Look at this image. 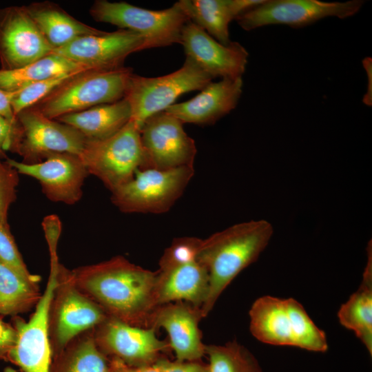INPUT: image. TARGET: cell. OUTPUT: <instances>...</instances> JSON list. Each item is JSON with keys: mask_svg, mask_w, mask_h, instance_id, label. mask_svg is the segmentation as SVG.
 Returning <instances> with one entry per match:
<instances>
[{"mask_svg": "<svg viewBox=\"0 0 372 372\" xmlns=\"http://www.w3.org/2000/svg\"><path fill=\"white\" fill-rule=\"evenodd\" d=\"M154 364L161 372H209L208 364L198 361H171L165 357L159 358Z\"/></svg>", "mask_w": 372, "mask_h": 372, "instance_id": "cell-34", "label": "cell"}, {"mask_svg": "<svg viewBox=\"0 0 372 372\" xmlns=\"http://www.w3.org/2000/svg\"><path fill=\"white\" fill-rule=\"evenodd\" d=\"M93 335L97 347L105 356L116 358L131 366L152 365L170 347L157 338L155 329L109 316L94 328Z\"/></svg>", "mask_w": 372, "mask_h": 372, "instance_id": "cell-14", "label": "cell"}, {"mask_svg": "<svg viewBox=\"0 0 372 372\" xmlns=\"http://www.w3.org/2000/svg\"><path fill=\"white\" fill-rule=\"evenodd\" d=\"M273 232L268 221L250 220L234 225L203 240L197 259L209 276L207 296L200 307L203 318L209 313L231 281L258 258Z\"/></svg>", "mask_w": 372, "mask_h": 372, "instance_id": "cell-2", "label": "cell"}, {"mask_svg": "<svg viewBox=\"0 0 372 372\" xmlns=\"http://www.w3.org/2000/svg\"><path fill=\"white\" fill-rule=\"evenodd\" d=\"M87 70L94 69L52 52L19 69L0 70V90L13 92L57 75Z\"/></svg>", "mask_w": 372, "mask_h": 372, "instance_id": "cell-26", "label": "cell"}, {"mask_svg": "<svg viewBox=\"0 0 372 372\" xmlns=\"http://www.w3.org/2000/svg\"><path fill=\"white\" fill-rule=\"evenodd\" d=\"M209 372H262L254 356L236 341L205 345Z\"/></svg>", "mask_w": 372, "mask_h": 372, "instance_id": "cell-29", "label": "cell"}, {"mask_svg": "<svg viewBox=\"0 0 372 372\" xmlns=\"http://www.w3.org/2000/svg\"><path fill=\"white\" fill-rule=\"evenodd\" d=\"M38 284L25 280L0 259V315L17 316L37 305Z\"/></svg>", "mask_w": 372, "mask_h": 372, "instance_id": "cell-28", "label": "cell"}, {"mask_svg": "<svg viewBox=\"0 0 372 372\" xmlns=\"http://www.w3.org/2000/svg\"><path fill=\"white\" fill-rule=\"evenodd\" d=\"M90 13L96 21L141 34L145 39V49L180 43L182 30L189 21L178 2L164 10H152L123 1L97 0Z\"/></svg>", "mask_w": 372, "mask_h": 372, "instance_id": "cell-6", "label": "cell"}, {"mask_svg": "<svg viewBox=\"0 0 372 372\" xmlns=\"http://www.w3.org/2000/svg\"><path fill=\"white\" fill-rule=\"evenodd\" d=\"M26 8L53 51L79 38L101 31L77 20L52 2L32 3Z\"/></svg>", "mask_w": 372, "mask_h": 372, "instance_id": "cell-23", "label": "cell"}, {"mask_svg": "<svg viewBox=\"0 0 372 372\" xmlns=\"http://www.w3.org/2000/svg\"><path fill=\"white\" fill-rule=\"evenodd\" d=\"M131 118L130 106L123 98L114 103L66 114L56 120L74 127L87 140H102L121 130Z\"/></svg>", "mask_w": 372, "mask_h": 372, "instance_id": "cell-24", "label": "cell"}, {"mask_svg": "<svg viewBox=\"0 0 372 372\" xmlns=\"http://www.w3.org/2000/svg\"><path fill=\"white\" fill-rule=\"evenodd\" d=\"M208 289V272L198 260L159 268L154 287L155 308L169 302H185L200 309Z\"/></svg>", "mask_w": 372, "mask_h": 372, "instance_id": "cell-21", "label": "cell"}, {"mask_svg": "<svg viewBox=\"0 0 372 372\" xmlns=\"http://www.w3.org/2000/svg\"><path fill=\"white\" fill-rule=\"evenodd\" d=\"M249 313L250 331L262 342L314 352H325L328 349L325 333L293 298L260 297L252 304Z\"/></svg>", "mask_w": 372, "mask_h": 372, "instance_id": "cell-3", "label": "cell"}, {"mask_svg": "<svg viewBox=\"0 0 372 372\" xmlns=\"http://www.w3.org/2000/svg\"><path fill=\"white\" fill-rule=\"evenodd\" d=\"M111 372H161L154 364L143 366H131L116 358H108Z\"/></svg>", "mask_w": 372, "mask_h": 372, "instance_id": "cell-37", "label": "cell"}, {"mask_svg": "<svg viewBox=\"0 0 372 372\" xmlns=\"http://www.w3.org/2000/svg\"><path fill=\"white\" fill-rule=\"evenodd\" d=\"M0 316V359L8 361L9 355L16 344L17 331L12 324L2 320Z\"/></svg>", "mask_w": 372, "mask_h": 372, "instance_id": "cell-36", "label": "cell"}, {"mask_svg": "<svg viewBox=\"0 0 372 372\" xmlns=\"http://www.w3.org/2000/svg\"><path fill=\"white\" fill-rule=\"evenodd\" d=\"M6 161L19 174L37 180L45 196L51 201L74 205L82 197L83 185L88 171L79 156L60 153L34 164L9 158Z\"/></svg>", "mask_w": 372, "mask_h": 372, "instance_id": "cell-17", "label": "cell"}, {"mask_svg": "<svg viewBox=\"0 0 372 372\" xmlns=\"http://www.w3.org/2000/svg\"><path fill=\"white\" fill-rule=\"evenodd\" d=\"M132 69L127 67L83 72L54 90L32 108L56 120L66 114L124 98Z\"/></svg>", "mask_w": 372, "mask_h": 372, "instance_id": "cell-4", "label": "cell"}, {"mask_svg": "<svg viewBox=\"0 0 372 372\" xmlns=\"http://www.w3.org/2000/svg\"><path fill=\"white\" fill-rule=\"evenodd\" d=\"M265 0H180L189 20L223 45L231 43L229 24Z\"/></svg>", "mask_w": 372, "mask_h": 372, "instance_id": "cell-22", "label": "cell"}, {"mask_svg": "<svg viewBox=\"0 0 372 372\" xmlns=\"http://www.w3.org/2000/svg\"><path fill=\"white\" fill-rule=\"evenodd\" d=\"M12 92H5L0 90V114L6 117L12 122L16 121V117L13 114L10 100Z\"/></svg>", "mask_w": 372, "mask_h": 372, "instance_id": "cell-38", "label": "cell"}, {"mask_svg": "<svg viewBox=\"0 0 372 372\" xmlns=\"http://www.w3.org/2000/svg\"><path fill=\"white\" fill-rule=\"evenodd\" d=\"M367 247V263L358 289L342 304L338 318L340 324L353 331L372 354V254Z\"/></svg>", "mask_w": 372, "mask_h": 372, "instance_id": "cell-25", "label": "cell"}, {"mask_svg": "<svg viewBox=\"0 0 372 372\" xmlns=\"http://www.w3.org/2000/svg\"><path fill=\"white\" fill-rule=\"evenodd\" d=\"M50 372H111V370L109 358L97 347L92 331L76 337L54 357Z\"/></svg>", "mask_w": 372, "mask_h": 372, "instance_id": "cell-27", "label": "cell"}, {"mask_svg": "<svg viewBox=\"0 0 372 372\" xmlns=\"http://www.w3.org/2000/svg\"><path fill=\"white\" fill-rule=\"evenodd\" d=\"M79 157L89 174L112 192L130 181L143 165L141 128L131 119L107 138L87 140Z\"/></svg>", "mask_w": 372, "mask_h": 372, "instance_id": "cell-7", "label": "cell"}, {"mask_svg": "<svg viewBox=\"0 0 372 372\" xmlns=\"http://www.w3.org/2000/svg\"><path fill=\"white\" fill-rule=\"evenodd\" d=\"M143 50V37L119 29L111 32L101 30L79 38L53 52L92 69L109 70L123 67L130 54Z\"/></svg>", "mask_w": 372, "mask_h": 372, "instance_id": "cell-16", "label": "cell"}, {"mask_svg": "<svg viewBox=\"0 0 372 372\" xmlns=\"http://www.w3.org/2000/svg\"><path fill=\"white\" fill-rule=\"evenodd\" d=\"M194 174V167L138 169L130 181L112 192L111 200L124 213L163 214L182 196Z\"/></svg>", "mask_w": 372, "mask_h": 372, "instance_id": "cell-8", "label": "cell"}, {"mask_svg": "<svg viewBox=\"0 0 372 372\" xmlns=\"http://www.w3.org/2000/svg\"><path fill=\"white\" fill-rule=\"evenodd\" d=\"M180 43L185 56L213 79L242 77L245 72L249 54L241 44L223 45L190 21L182 30Z\"/></svg>", "mask_w": 372, "mask_h": 372, "instance_id": "cell-18", "label": "cell"}, {"mask_svg": "<svg viewBox=\"0 0 372 372\" xmlns=\"http://www.w3.org/2000/svg\"><path fill=\"white\" fill-rule=\"evenodd\" d=\"M60 263L58 256H50V271L45 289L28 322L14 316L12 325L17 331V340L8 361L23 372H50L52 351L49 335L51 303L58 285Z\"/></svg>", "mask_w": 372, "mask_h": 372, "instance_id": "cell-10", "label": "cell"}, {"mask_svg": "<svg viewBox=\"0 0 372 372\" xmlns=\"http://www.w3.org/2000/svg\"><path fill=\"white\" fill-rule=\"evenodd\" d=\"M19 174L14 167L0 158V223L9 229L8 211L17 198Z\"/></svg>", "mask_w": 372, "mask_h": 372, "instance_id": "cell-32", "label": "cell"}, {"mask_svg": "<svg viewBox=\"0 0 372 372\" xmlns=\"http://www.w3.org/2000/svg\"><path fill=\"white\" fill-rule=\"evenodd\" d=\"M0 259L25 280L38 284L39 276L28 270L9 228L0 223Z\"/></svg>", "mask_w": 372, "mask_h": 372, "instance_id": "cell-31", "label": "cell"}, {"mask_svg": "<svg viewBox=\"0 0 372 372\" xmlns=\"http://www.w3.org/2000/svg\"><path fill=\"white\" fill-rule=\"evenodd\" d=\"M67 274L74 285L96 302L109 317L141 327L155 309L156 272L134 265L123 256L87 265Z\"/></svg>", "mask_w": 372, "mask_h": 372, "instance_id": "cell-1", "label": "cell"}, {"mask_svg": "<svg viewBox=\"0 0 372 372\" xmlns=\"http://www.w3.org/2000/svg\"><path fill=\"white\" fill-rule=\"evenodd\" d=\"M202 318L200 308L185 302H174L156 307L147 324L167 331L176 360L198 361L205 355V344L198 327Z\"/></svg>", "mask_w": 372, "mask_h": 372, "instance_id": "cell-19", "label": "cell"}, {"mask_svg": "<svg viewBox=\"0 0 372 372\" xmlns=\"http://www.w3.org/2000/svg\"><path fill=\"white\" fill-rule=\"evenodd\" d=\"M242 77L211 82L190 100L174 103L165 111L183 123L211 125L234 110L242 92Z\"/></svg>", "mask_w": 372, "mask_h": 372, "instance_id": "cell-20", "label": "cell"}, {"mask_svg": "<svg viewBox=\"0 0 372 372\" xmlns=\"http://www.w3.org/2000/svg\"><path fill=\"white\" fill-rule=\"evenodd\" d=\"M52 52L26 6L0 8L1 70L21 68Z\"/></svg>", "mask_w": 372, "mask_h": 372, "instance_id": "cell-15", "label": "cell"}, {"mask_svg": "<svg viewBox=\"0 0 372 372\" xmlns=\"http://www.w3.org/2000/svg\"><path fill=\"white\" fill-rule=\"evenodd\" d=\"M18 136L12 153L22 163H40L51 155L68 153L79 156L87 139L74 127L51 119L30 107L16 116Z\"/></svg>", "mask_w": 372, "mask_h": 372, "instance_id": "cell-11", "label": "cell"}, {"mask_svg": "<svg viewBox=\"0 0 372 372\" xmlns=\"http://www.w3.org/2000/svg\"><path fill=\"white\" fill-rule=\"evenodd\" d=\"M85 71L57 75L12 92L10 104L14 115L16 117L23 110L34 106L65 82Z\"/></svg>", "mask_w": 372, "mask_h": 372, "instance_id": "cell-30", "label": "cell"}, {"mask_svg": "<svg viewBox=\"0 0 372 372\" xmlns=\"http://www.w3.org/2000/svg\"><path fill=\"white\" fill-rule=\"evenodd\" d=\"M107 317L101 307L74 285L67 269L60 265L49 316L52 358L79 334L95 328Z\"/></svg>", "mask_w": 372, "mask_h": 372, "instance_id": "cell-9", "label": "cell"}, {"mask_svg": "<svg viewBox=\"0 0 372 372\" xmlns=\"http://www.w3.org/2000/svg\"><path fill=\"white\" fill-rule=\"evenodd\" d=\"M212 79L187 56L180 68L167 75L150 78L133 73L124 96L131 108V119L141 128L147 118L165 111L180 95L201 90Z\"/></svg>", "mask_w": 372, "mask_h": 372, "instance_id": "cell-5", "label": "cell"}, {"mask_svg": "<svg viewBox=\"0 0 372 372\" xmlns=\"http://www.w3.org/2000/svg\"><path fill=\"white\" fill-rule=\"evenodd\" d=\"M183 123L163 111L147 118L141 127L143 163L140 169H172L194 167L197 153L193 138Z\"/></svg>", "mask_w": 372, "mask_h": 372, "instance_id": "cell-12", "label": "cell"}, {"mask_svg": "<svg viewBox=\"0 0 372 372\" xmlns=\"http://www.w3.org/2000/svg\"><path fill=\"white\" fill-rule=\"evenodd\" d=\"M18 136L17 119L12 122L0 114V158H6V151L13 152Z\"/></svg>", "mask_w": 372, "mask_h": 372, "instance_id": "cell-35", "label": "cell"}, {"mask_svg": "<svg viewBox=\"0 0 372 372\" xmlns=\"http://www.w3.org/2000/svg\"><path fill=\"white\" fill-rule=\"evenodd\" d=\"M361 0L323 2L318 0H270L239 16L236 20L245 30L264 25L282 24L293 28L311 25L327 17L344 19L356 14Z\"/></svg>", "mask_w": 372, "mask_h": 372, "instance_id": "cell-13", "label": "cell"}, {"mask_svg": "<svg viewBox=\"0 0 372 372\" xmlns=\"http://www.w3.org/2000/svg\"><path fill=\"white\" fill-rule=\"evenodd\" d=\"M203 240L196 237L176 238L167 247L159 260V268L198 260Z\"/></svg>", "mask_w": 372, "mask_h": 372, "instance_id": "cell-33", "label": "cell"}]
</instances>
